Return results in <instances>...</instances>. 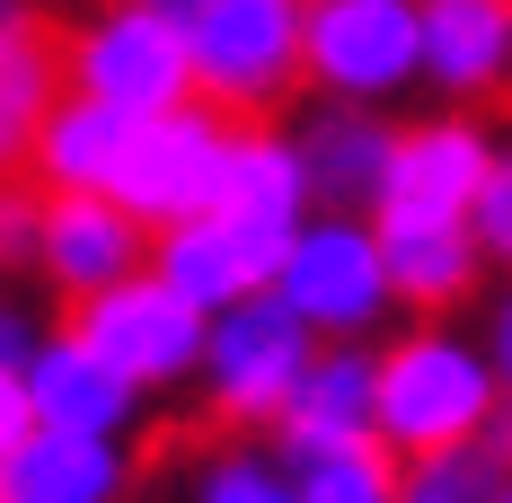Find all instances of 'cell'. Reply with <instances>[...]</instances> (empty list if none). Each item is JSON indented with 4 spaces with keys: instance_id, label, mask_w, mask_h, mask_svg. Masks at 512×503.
I'll list each match as a JSON object with an SVG mask.
<instances>
[{
    "instance_id": "6da1fadb",
    "label": "cell",
    "mask_w": 512,
    "mask_h": 503,
    "mask_svg": "<svg viewBox=\"0 0 512 503\" xmlns=\"http://www.w3.org/2000/svg\"><path fill=\"white\" fill-rule=\"evenodd\" d=\"M512 415L495 353L460 318H407L380 336V451H442V442H477Z\"/></svg>"
},
{
    "instance_id": "7a4b0ae2",
    "label": "cell",
    "mask_w": 512,
    "mask_h": 503,
    "mask_svg": "<svg viewBox=\"0 0 512 503\" xmlns=\"http://www.w3.org/2000/svg\"><path fill=\"white\" fill-rule=\"evenodd\" d=\"M274 301L301 318L318 345H380L389 318H407L398 301V274L380 248V221L371 212H309L301 230L274 256Z\"/></svg>"
},
{
    "instance_id": "3957f363",
    "label": "cell",
    "mask_w": 512,
    "mask_h": 503,
    "mask_svg": "<svg viewBox=\"0 0 512 503\" xmlns=\"http://www.w3.org/2000/svg\"><path fill=\"white\" fill-rule=\"evenodd\" d=\"M195 98L230 124H256L309 89V0H204L186 18Z\"/></svg>"
},
{
    "instance_id": "277c9868",
    "label": "cell",
    "mask_w": 512,
    "mask_h": 503,
    "mask_svg": "<svg viewBox=\"0 0 512 503\" xmlns=\"http://www.w3.org/2000/svg\"><path fill=\"white\" fill-rule=\"evenodd\" d=\"M62 80L142 124V115H168V106H195V45L151 0H89L62 27Z\"/></svg>"
},
{
    "instance_id": "5b68a950",
    "label": "cell",
    "mask_w": 512,
    "mask_h": 503,
    "mask_svg": "<svg viewBox=\"0 0 512 503\" xmlns=\"http://www.w3.org/2000/svg\"><path fill=\"white\" fill-rule=\"evenodd\" d=\"M318 362V336H309L292 309L274 301V283L230 301L221 318L204 327V371H195V398L221 433H274L292 389L309 380Z\"/></svg>"
},
{
    "instance_id": "8992f818",
    "label": "cell",
    "mask_w": 512,
    "mask_h": 503,
    "mask_svg": "<svg viewBox=\"0 0 512 503\" xmlns=\"http://www.w3.org/2000/svg\"><path fill=\"white\" fill-rule=\"evenodd\" d=\"M424 89V0H309V98L398 106Z\"/></svg>"
},
{
    "instance_id": "52a82bcc",
    "label": "cell",
    "mask_w": 512,
    "mask_h": 503,
    "mask_svg": "<svg viewBox=\"0 0 512 503\" xmlns=\"http://www.w3.org/2000/svg\"><path fill=\"white\" fill-rule=\"evenodd\" d=\"M71 327H80L133 389L177 398V389H195V371H204V327H212V318L142 265V274H124L115 292L80 301V309H71Z\"/></svg>"
},
{
    "instance_id": "ba28073f",
    "label": "cell",
    "mask_w": 512,
    "mask_h": 503,
    "mask_svg": "<svg viewBox=\"0 0 512 503\" xmlns=\"http://www.w3.org/2000/svg\"><path fill=\"white\" fill-rule=\"evenodd\" d=\"M221 151H230V115L221 106H168V115H142L133 133H124V168H115V186L106 195L124 203L133 221H195L212 212V186H221Z\"/></svg>"
},
{
    "instance_id": "9c48e42d",
    "label": "cell",
    "mask_w": 512,
    "mask_h": 503,
    "mask_svg": "<svg viewBox=\"0 0 512 503\" xmlns=\"http://www.w3.org/2000/svg\"><path fill=\"white\" fill-rule=\"evenodd\" d=\"M142 265H151V221H133L115 195H45L27 274H36L62 309L115 292V283L142 274Z\"/></svg>"
},
{
    "instance_id": "30bf717a",
    "label": "cell",
    "mask_w": 512,
    "mask_h": 503,
    "mask_svg": "<svg viewBox=\"0 0 512 503\" xmlns=\"http://www.w3.org/2000/svg\"><path fill=\"white\" fill-rule=\"evenodd\" d=\"M495 142L504 133L477 106H433V115L398 124V159H389V186H380L371 212H442V221H468Z\"/></svg>"
},
{
    "instance_id": "8fae6325",
    "label": "cell",
    "mask_w": 512,
    "mask_h": 503,
    "mask_svg": "<svg viewBox=\"0 0 512 503\" xmlns=\"http://www.w3.org/2000/svg\"><path fill=\"white\" fill-rule=\"evenodd\" d=\"M212 212H221L230 230H248L256 248L283 256V239H292L309 212H318V186H309V168H301V133H292V124H274V115L230 124V151H221Z\"/></svg>"
},
{
    "instance_id": "7c38bea8",
    "label": "cell",
    "mask_w": 512,
    "mask_h": 503,
    "mask_svg": "<svg viewBox=\"0 0 512 503\" xmlns=\"http://www.w3.org/2000/svg\"><path fill=\"white\" fill-rule=\"evenodd\" d=\"M274 451L292 459H327V451H362L380 442V345H318L309 380L292 389L283 424L265 433Z\"/></svg>"
},
{
    "instance_id": "4fadbf2b",
    "label": "cell",
    "mask_w": 512,
    "mask_h": 503,
    "mask_svg": "<svg viewBox=\"0 0 512 503\" xmlns=\"http://www.w3.org/2000/svg\"><path fill=\"white\" fill-rule=\"evenodd\" d=\"M27 398H36V424H53V433H115V442H133L142 415H151V389H133L71 318L36 345V362H27Z\"/></svg>"
},
{
    "instance_id": "5bb4252c",
    "label": "cell",
    "mask_w": 512,
    "mask_h": 503,
    "mask_svg": "<svg viewBox=\"0 0 512 503\" xmlns=\"http://www.w3.org/2000/svg\"><path fill=\"white\" fill-rule=\"evenodd\" d=\"M371 221H380V248H389L407 318H460L468 301H486L495 265H486L468 221H442V212H371Z\"/></svg>"
},
{
    "instance_id": "9a60e30c",
    "label": "cell",
    "mask_w": 512,
    "mask_h": 503,
    "mask_svg": "<svg viewBox=\"0 0 512 503\" xmlns=\"http://www.w3.org/2000/svg\"><path fill=\"white\" fill-rule=\"evenodd\" d=\"M301 133V168L327 212H371L389 186V159H398V115L389 106H354V98H318L292 124Z\"/></svg>"
},
{
    "instance_id": "2e32d148",
    "label": "cell",
    "mask_w": 512,
    "mask_h": 503,
    "mask_svg": "<svg viewBox=\"0 0 512 503\" xmlns=\"http://www.w3.org/2000/svg\"><path fill=\"white\" fill-rule=\"evenodd\" d=\"M133 477H142L133 442L36 424L18 451L0 459V503H124V495H133Z\"/></svg>"
},
{
    "instance_id": "e0dca14e",
    "label": "cell",
    "mask_w": 512,
    "mask_h": 503,
    "mask_svg": "<svg viewBox=\"0 0 512 503\" xmlns=\"http://www.w3.org/2000/svg\"><path fill=\"white\" fill-rule=\"evenodd\" d=\"M424 89L442 106H495L512 89V0H424Z\"/></svg>"
},
{
    "instance_id": "ac0fdd59",
    "label": "cell",
    "mask_w": 512,
    "mask_h": 503,
    "mask_svg": "<svg viewBox=\"0 0 512 503\" xmlns=\"http://www.w3.org/2000/svg\"><path fill=\"white\" fill-rule=\"evenodd\" d=\"M151 274L168 292H186L204 318H221L230 301H248V292L274 283V248H256L248 230H230L221 212H195V221L151 230Z\"/></svg>"
},
{
    "instance_id": "d6986e66",
    "label": "cell",
    "mask_w": 512,
    "mask_h": 503,
    "mask_svg": "<svg viewBox=\"0 0 512 503\" xmlns=\"http://www.w3.org/2000/svg\"><path fill=\"white\" fill-rule=\"evenodd\" d=\"M124 133H133V115H115V106L62 89L53 115L36 124V142H27V168H18V177L45 186V195H106L115 168H124Z\"/></svg>"
},
{
    "instance_id": "ffe728a7",
    "label": "cell",
    "mask_w": 512,
    "mask_h": 503,
    "mask_svg": "<svg viewBox=\"0 0 512 503\" xmlns=\"http://www.w3.org/2000/svg\"><path fill=\"white\" fill-rule=\"evenodd\" d=\"M62 89H71L62 80V36L45 18L18 27V36H0V177L27 168V142H36V124L53 115Z\"/></svg>"
},
{
    "instance_id": "44dd1931",
    "label": "cell",
    "mask_w": 512,
    "mask_h": 503,
    "mask_svg": "<svg viewBox=\"0 0 512 503\" xmlns=\"http://www.w3.org/2000/svg\"><path fill=\"white\" fill-rule=\"evenodd\" d=\"M177 503H301V468L274 451L265 433H230V442L186 459Z\"/></svg>"
},
{
    "instance_id": "7402d4cb",
    "label": "cell",
    "mask_w": 512,
    "mask_h": 503,
    "mask_svg": "<svg viewBox=\"0 0 512 503\" xmlns=\"http://www.w3.org/2000/svg\"><path fill=\"white\" fill-rule=\"evenodd\" d=\"M398 477H407V503H495L504 477H512V442H504V424H495L477 442H442V451L398 459Z\"/></svg>"
},
{
    "instance_id": "603a6c76",
    "label": "cell",
    "mask_w": 512,
    "mask_h": 503,
    "mask_svg": "<svg viewBox=\"0 0 512 503\" xmlns=\"http://www.w3.org/2000/svg\"><path fill=\"white\" fill-rule=\"evenodd\" d=\"M301 503H407L398 451L362 442V451H327V459H301Z\"/></svg>"
},
{
    "instance_id": "cb8c5ba5",
    "label": "cell",
    "mask_w": 512,
    "mask_h": 503,
    "mask_svg": "<svg viewBox=\"0 0 512 503\" xmlns=\"http://www.w3.org/2000/svg\"><path fill=\"white\" fill-rule=\"evenodd\" d=\"M468 230H477L486 265L512 274V133L495 142V159H486V186H477V203H468Z\"/></svg>"
},
{
    "instance_id": "d4e9b609",
    "label": "cell",
    "mask_w": 512,
    "mask_h": 503,
    "mask_svg": "<svg viewBox=\"0 0 512 503\" xmlns=\"http://www.w3.org/2000/svg\"><path fill=\"white\" fill-rule=\"evenodd\" d=\"M36 212H45V186H9L0 177V248H9V265L36 256Z\"/></svg>"
},
{
    "instance_id": "484cf974",
    "label": "cell",
    "mask_w": 512,
    "mask_h": 503,
    "mask_svg": "<svg viewBox=\"0 0 512 503\" xmlns=\"http://www.w3.org/2000/svg\"><path fill=\"white\" fill-rule=\"evenodd\" d=\"M477 336H486L495 380H504V398H512V274H495V283H486V301H477Z\"/></svg>"
},
{
    "instance_id": "4316f807",
    "label": "cell",
    "mask_w": 512,
    "mask_h": 503,
    "mask_svg": "<svg viewBox=\"0 0 512 503\" xmlns=\"http://www.w3.org/2000/svg\"><path fill=\"white\" fill-rule=\"evenodd\" d=\"M45 336H53V327L36 318V309H27V301H9V292H0V371H27Z\"/></svg>"
},
{
    "instance_id": "83f0119b",
    "label": "cell",
    "mask_w": 512,
    "mask_h": 503,
    "mask_svg": "<svg viewBox=\"0 0 512 503\" xmlns=\"http://www.w3.org/2000/svg\"><path fill=\"white\" fill-rule=\"evenodd\" d=\"M36 433V398H27V371H0V459Z\"/></svg>"
},
{
    "instance_id": "f1b7e54d",
    "label": "cell",
    "mask_w": 512,
    "mask_h": 503,
    "mask_svg": "<svg viewBox=\"0 0 512 503\" xmlns=\"http://www.w3.org/2000/svg\"><path fill=\"white\" fill-rule=\"evenodd\" d=\"M18 27H36V0H0V36H18Z\"/></svg>"
},
{
    "instance_id": "f546056e",
    "label": "cell",
    "mask_w": 512,
    "mask_h": 503,
    "mask_svg": "<svg viewBox=\"0 0 512 503\" xmlns=\"http://www.w3.org/2000/svg\"><path fill=\"white\" fill-rule=\"evenodd\" d=\"M151 9H168V18H177V27H186V18H195V9H204V0H151Z\"/></svg>"
},
{
    "instance_id": "4dcf8cb0",
    "label": "cell",
    "mask_w": 512,
    "mask_h": 503,
    "mask_svg": "<svg viewBox=\"0 0 512 503\" xmlns=\"http://www.w3.org/2000/svg\"><path fill=\"white\" fill-rule=\"evenodd\" d=\"M9 274H18V265H9V248H0V292H9Z\"/></svg>"
},
{
    "instance_id": "1f68e13d",
    "label": "cell",
    "mask_w": 512,
    "mask_h": 503,
    "mask_svg": "<svg viewBox=\"0 0 512 503\" xmlns=\"http://www.w3.org/2000/svg\"><path fill=\"white\" fill-rule=\"evenodd\" d=\"M495 503H512V477H504V495H495Z\"/></svg>"
},
{
    "instance_id": "d6a6232c",
    "label": "cell",
    "mask_w": 512,
    "mask_h": 503,
    "mask_svg": "<svg viewBox=\"0 0 512 503\" xmlns=\"http://www.w3.org/2000/svg\"><path fill=\"white\" fill-rule=\"evenodd\" d=\"M504 442H512V415H504Z\"/></svg>"
}]
</instances>
